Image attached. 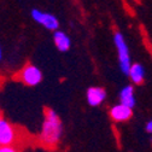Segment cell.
Masks as SVG:
<instances>
[{
    "label": "cell",
    "instance_id": "cell-10",
    "mask_svg": "<svg viewBox=\"0 0 152 152\" xmlns=\"http://www.w3.org/2000/svg\"><path fill=\"white\" fill-rule=\"evenodd\" d=\"M127 75L129 76L130 81L134 85H141L145 80V69L141 64L134 63V64L130 65L129 71H128Z\"/></svg>",
    "mask_w": 152,
    "mask_h": 152
},
{
    "label": "cell",
    "instance_id": "cell-11",
    "mask_svg": "<svg viewBox=\"0 0 152 152\" xmlns=\"http://www.w3.org/2000/svg\"><path fill=\"white\" fill-rule=\"evenodd\" d=\"M0 152H18V150L13 145H10V146H0Z\"/></svg>",
    "mask_w": 152,
    "mask_h": 152
},
{
    "label": "cell",
    "instance_id": "cell-6",
    "mask_svg": "<svg viewBox=\"0 0 152 152\" xmlns=\"http://www.w3.org/2000/svg\"><path fill=\"white\" fill-rule=\"evenodd\" d=\"M105 99H106V91L103 87L93 86V87H89L86 92V100L88 105L93 107L102 105Z\"/></svg>",
    "mask_w": 152,
    "mask_h": 152
},
{
    "label": "cell",
    "instance_id": "cell-7",
    "mask_svg": "<svg viewBox=\"0 0 152 152\" xmlns=\"http://www.w3.org/2000/svg\"><path fill=\"white\" fill-rule=\"evenodd\" d=\"M133 116V109L127 107L123 104H116L110 109V117L115 122H124L128 121Z\"/></svg>",
    "mask_w": 152,
    "mask_h": 152
},
{
    "label": "cell",
    "instance_id": "cell-9",
    "mask_svg": "<svg viewBox=\"0 0 152 152\" xmlns=\"http://www.w3.org/2000/svg\"><path fill=\"white\" fill-rule=\"evenodd\" d=\"M53 42L56 45V47L58 48L61 52H66L69 51L70 46H71V40L68 36V34H65L62 30H56L53 33Z\"/></svg>",
    "mask_w": 152,
    "mask_h": 152
},
{
    "label": "cell",
    "instance_id": "cell-4",
    "mask_svg": "<svg viewBox=\"0 0 152 152\" xmlns=\"http://www.w3.org/2000/svg\"><path fill=\"white\" fill-rule=\"evenodd\" d=\"M18 80L22 81L27 86L34 87L42 81V72L37 66L28 64L18 74Z\"/></svg>",
    "mask_w": 152,
    "mask_h": 152
},
{
    "label": "cell",
    "instance_id": "cell-8",
    "mask_svg": "<svg viewBox=\"0 0 152 152\" xmlns=\"http://www.w3.org/2000/svg\"><path fill=\"white\" fill-rule=\"evenodd\" d=\"M120 104L126 105L129 109H133L137 104V99H135V93H134V88L132 85H128L126 87H123L120 91Z\"/></svg>",
    "mask_w": 152,
    "mask_h": 152
},
{
    "label": "cell",
    "instance_id": "cell-1",
    "mask_svg": "<svg viewBox=\"0 0 152 152\" xmlns=\"http://www.w3.org/2000/svg\"><path fill=\"white\" fill-rule=\"evenodd\" d=\"M63 135V123L53 109L45 110V118L40 132V141L46 147H54L58 145Z\"/></svg>",
    "mask_w": 152,
    "mask_h": 152
},
{
    "label": "cell",
    "instance_id": "cell-14",
    "mask_svg": "<svg viewBox=\"0 0 152 152\" xmlns=\"http://www.w3.org/2000/svg\"><path fill=\"white\" fill-rule=\"evenodd\" d=\"M0 118H1V113H0Z\"/></svg>",
    "mask_w": 152,
    "mask_h": 152
},
{
    "label": "cell",
    "instance_id": "cell-3",
    "mask_svg": "<svg viewBox=\"0 0 152 152\" xmlns=\"http://www.w3.org/2000/svg\"><path fill=\"white\" fill-rule=\"evenodd\" d=\"M31 17L37 24L42 26L47 30L56 31V30H58V28H59L58 18H57L54 15H52V13L42 12L41 10H37V9H33L31 10Z\"/></svg>",
    "mask_w": 152,
    "mask_h": 152
},
{
    "label": "cell",
    "instance_id": "cell-12",
    "mask_svg": "<svg viewBox=\"0 0 152 152\" xmlns=\"http://www.w3.org/2000/svg\"><path fill=\"white\" fill-rule=\"evenodd\" d=\"M145 130L148 133V134H152V120L148 121V122L146 123V126H145Z\"/></svg>",
    "mask_w": 152,
    "mask_h": 152
},
{
    "label": "cell",
    "instance_id": "cell-5",
    "mask_svg": "<svg viewBox=\"0 0 152 152\" xmlns=\"http://www.w3.org/2000/svg\"><path fill=\"white\" fill-rule=\"evenodd\" d=\"M17 140V132L15 127L6 120L0 118V146L13 145Z\"/></svg>",
    "mask_w": 152,
    "mask_h": 152
},
{
    "label": "cell",
    "instance_id": "cell-13",
    "mask_svg": "<svg viewBox=\"0 0 152 152\" xmlns=\"http://www.w3.org/2000/svg\"><path fill=\"white\" fill-rule=\"evenodd\" d=\"M1 57H3V51H1V47H0V59H1Z\"/></svg>",
    "mask_w": 152,
    "mask_h": 152
},
{
    "label": "cell",
    "instance_id": "cell-2",
    "mask_svg": "<svg viewBox=\"0 0 152 152\" xmlns=\"http://www.w3.org/2000/svg\"><path fill=\"white\" fill-rule=\"evenodd\" d=\"M113 44L117 50V54H118V64L121 68V71L127 75L129 71V68L132 65V61H130V53H129V47L126 42V39L121 31H116L113 34Z\"/></svg>",
    "mask_w": 152,
    "mask_h": 152
}]
</instances>
